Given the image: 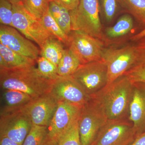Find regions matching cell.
<instances>
[{"mask_svg": "<svg viewBox=\"0 0 145 145\" xmlns=\"http://www.w3.org/2000/svg\"><path fill=\"white\" fill-rule=\"evenodd\" d=\"M133 83L124 75L90 98L99 104L108 119H118L129 117Z\"/></svg>", "mask_w": 145, "mask_h": 145, "instance_id": "1", "label": "cell"}, {"mask_svg": "<svg viewBox=\"0 0 145 145\" xmlns=\"http://www.w3.org/2000/svg\"><path fill=\"white\" fill-rule=\"evenodd\" d=\"M56 80L45 78L35 66L20 69H0L1 89L20 91L36 99L50 91Z\"/></svg>", "mask_w": 145, "mask_h": 145, "instance_id": "2", "label": "cell"}, {"mask_svg": "<svg viewBox=\"0 0 145 145\" xmlns=\"http://www.w3.org/2000/svg\"><path fill=\"white\" fill-rule=\"evenodd\" d=\"M99 0H80L77 8L70 11L72 31H81L95 38H103Z\"/></svg>", "mask_w": 145, "mask_h": 145, "instance_id": "3", "label": "cell"}, {"mask_svg": "<svg viewBox=\"0 0 145 145\" xmlns=\"http://www.w3.org/2000/svg\"><path fill=\"white\" fill-rule=\"evenodd\" d=\"M71 76L90 97L108 84L107 69L102 59L81 64Z\"/></svg>", "mask_w": 145, "mask_h": 145, "instance_id": "4", "label": "cell"}, {"mask_svg": "<svg viewBox=\"0 0 145 145\" xmlns=\"http://www.w3.org/2000/svg\"><path fill=\"white\" fill-rule=\"evenodd\" d=\"M137 137L128 118L108 119L91 145H129Z\"/></svg>", "mask_w": 145, "mask_h": 145, "instance_id": "5", "label": "cell"}, {"mask_svg": "<svg viewBox=\"0 0 145 145\" xmlns=\"http://www.w3.org/2000/svg\"><path fill=\"white\" fill-rule=\"evenodd\" d=\"M13 27L41 48L47 40L55 37L48 31L40 20L27 12L22 2L13 5Z\"/></svg>", "mask_w": 145, "mask_h": 145, "instance_id": "6", "label": "cell"}, {"mask_svg": "<svg viewBox=\"0 0 145 145\" xmlns=\"http://www.w3.org/2000/svg\"><path fill=\"white\" fill-rule=\"evenodd\" d=\"M107 120L100 105L90 98L82 107L78 118L82 145H92L99 131Z\"/></svg>", "mask_w": 145, "mask_h": 145, "instance_id": "7", "label": "cell"}, {"mask_svg": "<svg viewBox=\"0 0 145 145\" xmlns=\"http://www.w3.org/2000/svg\"><path fill=\"white\" fill-rule=\"evenodd\" d=\"M69 36V49L81 64L102 59L105 49L101 39L78 31H71Z\"/></svg>", "mask_w": 145, "mask_h": 145, "instance_id": "8", "label": "cell"}, {"mask_svg": "<svg viewBox=\"0 0 145 145\" xmlns=\"http://www.w3.org/2000/svg\"><path fill=\"white\" fill-rule=\"evenodd\" d=\"M135 46L127 45L119 48L104 49L102 59L106 65L108 84L124 75L134 63Z\"/></svg>", "mask_w": 145, "mask_h": 145, "instance_id": "9", "label": "cell"}, {"mask_svg": "<svg viewBox=\"0 0 145 145\" xmlns=\"http://www.w3.org/2000/svg\"><path fill=\"white\" fill-rule=\"evenodd\" d=\"M32 125L22 108L1 113L0 136H6L22 145Z\"/></svg>", "mask_w": 145, "mask_h": 145, "instance_id": "10", "label": "cell"}, {"mask_svg": "<svg viewBox=\"0 0 145 145\" xmlns=\"http://www.w3.org/2000/svg\"><path fill=\"white\" fill-rule=\"evenodd\" d=\"M82 107L67 102H59L57 110L47 126L44 145L57 143L61 135L72 122L79 118Z\"/></svg>", "mask_w": 145, "mask_h": 145, "instance_id": "11", "label": "cell"}, {"mask_svg": "<svg viewBox=\"0 0 145 145\" xmlns=\"http://www.w3.org/2000/svg\"><path fill=\"white\" fill-rule=\"evenodd\" d=\"M59 102L50 92L34 99L22 108L33 125L47 126Z\"/></svg>", "mask_w": 145, "mask_h": 145, "instance_id": "12", "label": "cell"}, {"mask_svg": "<svg viewBox=\"0 0 145 145\" xmlns=\"http://www.w3.org/2000/svg\"><path fill=\"white\" fill-rule=\"evenodd\" d=\"M50 93L56 100L83 107L90 100L71 76L61 77L54 82Z\"/></svg>", "mask_w": 145, "mask_h": 145, "instance_id": "13", "label": "cell"}, {"mask_svg": "<svg viewBox=\"0 0 145 145\" xmlns=\"http://www.w3.org/2000/svg\"><path fill=\"white\" fill-rule=\"evenodd\" d=\"M30 41L14 27L1 25L0 44L16 53L36 61L40 55V50Z\"/></svg>", "mask_w": 145, "mask_h": 145, "instance_id": "14", "label": "cell"}, {"mask_svg": "<svg viewBox=\"0 0 145 145\" xmlns=\"http://www.w3.org/2000/svg\"><path fill=\"white\" fill-rule=\"evenodd\" d=\"M128 118L137 137L145 132V83H133Z\"/></svg>", "mask_w": 145, "mask_h": 145, "instance_id": "15", "label": "cell"}, {"mask_svg": "<svg viewBox=\"0 0 145 145\" xmlns=\"http://www.w3.org/2000/svg\"><path fill=\"white\" fill-rule=\"evenodd\" d=\"M135 60L124 75L133 82L145 83V36L136 42Z\"/></svg>", "mask_w": 145, "mask_h": 145, "instance_id": "16", "label": "cell"}, {"mask_svg": "<svg viewBox=\"0 0 145 145\" xmlns=\"http://www.w3.org/2000/svg\"><path fill=\"white\" fill-rule=\"evenodd\" d=\"M1 113L8 112L23 108L34 99L23 92L14 89H1Z\"/></svg>", "mask_w": 145, "mask_h": 145, "instance_id": "17", "label": "cell"}, {"mask_svg": "<svg viewBox=\"0 0 145 145\" xmlns=\"http://www.w3.org/2000/svg\"><path fill=\"white\" fill-rule=\"evenodd\" d=\"M0 55L7 64L8 69H20L35 66L36 60L12 51L0 44Z\"/></svg>", "mask_w": 145, "mask_h": 145, "instance_id": "18", "label": "cell"}, {"mask_svg": "<svg viewBox=\"0 0 145 145\" xmlns=\"http://www.w3.org/2000/svg\"><path fill=\"white\" fill-rule=\"evenodd\" d=\"M40 55L58 66L63 54V43L56 37L48 39L41 48Z\"/></svg>", "mask_w": 145, "mask_h": 145, "instance_id": "19", "label": "cell"}, {"mask_svg": "<svg viewBox=\"0 0 145 145\" xmlns=\"http://www.w3.org/2000/svg\"><path fill=\"white\" fill-rule=\"evenodd\" d=\"M81 64L69 49H65L64 52L58 66V74L60 77L71 76Z\"/></svg>", "mask_w": 145, "mask_h": 145, "instance_id": "20", "label": "cell"}, {"mask_svg": "<svg viewBox=\"0 0 145 145\" xmlns=\"http://www.w3.org/2000/svg\"><path fill=\"white\" fill-rule=\"evenodd\" d=\"M141 24L145 25V0H117Z\"/></svg>", "mask_w": 145, "mask_h": 145, "instance_id": "21", "label": "cell"}, {"mask_svg": "<svg viewBox=\"0 0 145 145\" xmlns=\"http://www.w3.org/2000/svg\"><path fill=\"white\" fill-rule=\"evenodd\" d=\"M133 26L132 17L125 14L120 17L113 26L107 29L106 34L110 38H118L129 33Z\"/></svg>", "mask_w": 145, "mask_h": 145, "instance_id": "22", "label": "cell"}, {"mask_svg": "<svg viewBox=\"0 0 145 145\" xmlns=\"http://www.w3.org/2000/svg\"><path fill=\"white\" fill-rule=\"evenodd\" d=\"M43 25L56 38L63 43L68 46L69 36L61 28L56 21L52 17L49 10L40 20Z\"/></svg>", "mask_w": 145, "mask_h": 145, "instance_id": "23", "label": "cell"}, {"mask_svg": "<svg viewBox=\"0 0 145 145\" xmlns=\"http://www.w3.org/2000/svg\"><path fill=\"white\" fill-rule=\"evenodd\" d=\"M52 0H22L23 6L29 14L40 20L49 10Z\"/></svg>", "mask_w": 145, "mask_h": 145, "instance_id": "24", "label": "cell"}, {"mask_svg": "<svg viewBox=\"0 0 145 145\" xmlns=\"http://www.w3.org/2000/svg\"><path fill=\"white\" fill-rule=\"evenodd\" d=\"M58 145H82L78 119L72 122L57 140Z\"/></svg>", "mask_w": 145, "mask_h": 145, "instance_id": "25", "label": "cell"}, {"mask_svg": "<svg viewBox=\"0 0 145 145\" xmlns=\"http://www.w3.org/2000/svg\"><path fill=\"white\" fill-rule=\"evenodd\" d=\"M47 127L33 125L22 145H44Z\"/></svg>", "mask_w": 145, "mask_h": 145, "instance_id": "26", "label": "cell"}, {"mask_svg": "<svg viewBox=\"0 0 145 145\" xmlns=\"http://www.w3.org/2000/svg\"><path fill=\"white\" fill-rule=\"evenodd\" d=\"M39 72L45 78L57 80L60 78L58 74V67L44 57L40 56L36 60Z\"/></svg>", "mask_w": 145, "mask_h": 145, "instance_id": "27", "label": "cell"}, {"mask_svg": "<svg viewBox=\"0 0 145 145\" xmlns=\"http://www.w3.org/2000/svg\"><path fill=\"white\" fill-rule=\"evenodd\" d=\"M13 5L7 0H0L1 25L13 27Z\"/></svg>", "mask_w": 145, "mask_h": 145, "instance_id": "28", "label": "cell"}, {"mask_svg": "<svg viewBox=\"0 0 145 145\" xmlns=\"http://www.w3.org/2000/svg\"><path fill=\"white\" fill-rule=\"evenodd\" d=\"M49 9L54 20L65 33L69 36L72 31L68 27L63 20L61 6L54 1H52L50 3Z\"/></svg>", "mask_w": 145, "mask_h": 145, "instance_id": "29", "label": "cell"}, {"mask_svg": "<svg viewBox=\"0 0 145 145\" xmlns=\"http://www.w3.org/2000/svg\"><path fill=\"white\" fill-rule=\"evenodd\" d=\"M101 6L106 20L110 22L113 19L117 10V0H101Z\"/></svg>", "mask_w": 145, "mask_h": 145, "instance_id": "30", "label": "cell"}, {"mask_svg": "<svg viewBox=\"0 0 145 145\" xmlns=\"http://www.w3.org/2000/svg\"><path fill=\"white\" fill-rule=\"evenodd\" d=\"M69 10H72L77 8L80 0H52Z\"/></svg>", "mask_w": 145, "mask_h": 145, "instance_id": "31", "label": "cell"}, {"mask_svg": "<svg viewBox=\"0 0 145 145\" xmlns=\"http://www.w3.org/2000/svg\"><path fill=\"white\" fill-rule=\"evenodd\" d=\"M0 145H21L8 137L0 136Z\"/></svg>", "mask_w": 145, "mask_h": 145, "instance_id": "32", "label": "cell"}, {"mask_svg": "<svg viewBox=\"0 0 145 145\" xmlns=\"http://www.w3.org/2000/svg\"><path fill=\"white\" fill-rule=\"evenodd\" d=\"M129 145H145V132L136 137Z\"/></svg>", "mask_w": 145, "mask_h": 145, "instance_id": "33", "label": "cell"}, {"mask_svg": "<svg viewBox=\"0 0 145 145\" xmlns=\"http://www.w3.org/2000/svg\"><path fill=\"white\" fill-rule=\"evenodd\" d=\"M145 36V28L137 34H135L131 38V40L134 42H137Z\"/></svg>", "mask_w": 145, "mask_h": 145, "instance_id": "34", "label": "cell"}, {"mask_svg": "<svg viewBox=\"0 0 145 145\" xmlns=\"http://www.w3.org/2000/svg\"><path fill=\"white\" fill-rule=\"evenodd\" d=\"M7 1L11 3L12 5H14L21 2L22 0H7Z\"/></svg>", "mask_w": 145, "mask_h": 145, "instance_id": "35", "label": "cell"}, {"mask_svg": "<svg viewBox=\"0 0 145 145\" xmlns=\"http://www.w3.org/2000/svg\"><path fill=\"white\" fill-rule=\"evenodd\" d=\"M44 145H58V144H57V143H54V144H45Z\"/></svg>", "mask_w": 145, "mask_h": 145, "instance_id": "36", "label": "cell"}]
</instances>
